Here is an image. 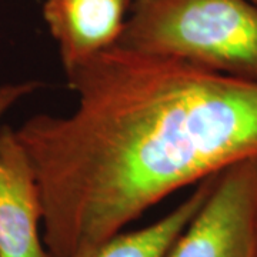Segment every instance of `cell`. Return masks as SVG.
I'll return each instance as SVG.
<instances>
[{
	"label": "cell",
	"mask_w": 257,
	"mask_h": 257,
	"mask_svg": "<svg viewBox=\"0 0 257 257\" xmlns=\"http://www.w3.org/2000/svg\"><path fill=\"white\" fill-rule=\"evenodd\" d=\"M77 104L16 130L49 257H84L186 186L257 156V83L119 45L66 70Z\"/></svg>",
	"instance_id": "obj_1"
},
{
	"label": "cell",
	"mask_w": 257,
	"mask_h": 257,
	"mask_svg": "<svg viewBox=\"0 0 257 257\" xmlns=\"http://www.w3.org/2000/svg\"><path fill=\"white\" fill-rule=\"evenodd\" d=\"M119 46L257 83L250 0H135Z\"/></svg>",
	"instance_id": "obj_2"
},
{
	"label": "cell",
	"mask_w": 257,
	"mask_h": 257,
	"mask_svg": "<svg viewBox=\"0 0 257 257\" xmlns=\"http://www.w3.org/2000/svg\"><path fill=\"white\" fill-rule=\"evenodd\" d=\"M256 219L257 156L217 175L165 257H254Z\"/></svg>",
	"instance_id": "obj_3"
},
{
	"label": "cell",
	"mask_w": 257,
	"mask_h": 257,
	"mask_svg": "<svg viewBox=\"0 0 257 257\" xmlns=\"http://www.w3.org/2000/svg\"><path fill=\"white\" fill-rule=\"evenodd\" d=\"M33 166L16 130L0 127V257H49Z\"/></svg>",
	"instance_id": "obj_4"
},
{
	"label": "cell",
	"mask_w": 257,
	"mask_h": 257,
	"mask_svg": "<svg viewBox=\"0 0 257 257\" xmlns=\"http://www.w3.org/2000/svg\"><path fill=\"white\" fill-rule=\"evenodd\" d=\"M132 0H45L43 19L64 70L116 46Z\"/></svg>",
	"instance_id": "obj_5"
},
{
	"label": "cell",
	"mask_w": 257,
	"mask_h": 257,
	"mask_svg": "<svg viewBox=\"0 0 257 257\" xmlns=\"http://www.w3.org/2000/svg\"><path fill=\"white\" fill-rule=\"evenodd\" d=\"M217 175L203 180L177 207L143 229L117 233L84 257H165L207 199Z\"/></svg>",
	"instance_id": "obj_6"
},
{
	"label": "cell",
	"mask_w": 257,
	"mask_h": 257,
	"mask_svg": "<svg viewBox=\"0 0 257 257\" xmlns=\"http://www.w3.org/2000/svg\"><path fill=\"white\" fill-rule=\"evenodd\" d=\"M254 257H257V219H256V240H254Z\"/></svg>",
	"instance_id": "obj_7"
},
{
	"label": "cell",
	"mask_w": 257,
	"mask_h": 257,
	"mask_svg": "<svg viewBox=\"0 0 257 257\" xmlns=\"http://www.w3.org/2000/svg\"><path fill=\"white\" fill-rule=\"evenodd\" d=\"M250 2H251L253 5H256V6H257V0H250Z\"/></svg>",
	"instance_id": "obj_8"
}]
</instances>
